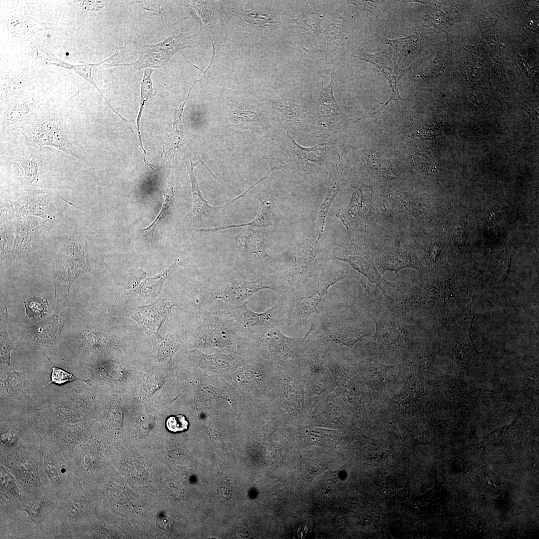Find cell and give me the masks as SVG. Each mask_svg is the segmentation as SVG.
<instances>
[{
	"label": "cell",
	"mask_w": 539,
	"mask_h": 539,
	"mask_svg": "<svg viewBox=\"0 0 539 539\" xmlns=\"http://www.w3.org/2000/svg\"><path fill=\"white\" fill-rule=\"evenodd\" d=\"M355 278L366 287V281L355 270L337 262L321 265L305 283H300L291 290L292 317L302 324L310 314L317 312V306L329 287L344 278Z\"/></svg>",
	"instance_id": "obj_1"
},
{
	"label": "cell",
	"mask_w": 539,
	"mask_h": 539,
	"mask_svg": "<svg viewBox=\"0 0 539 539\" xmlns=\"http://www.w3.org/2000/svg\"><path fill=\"white\" fill-rule=\"evenodd\" d=\"M13 130L22 135L30 146L55 148L91 166L68 137L64 113H48L37 115L32 121L17 126Z\"/></svg>",
	"instance_id": "obj_2"
},
{
	"label": "cell",
	"mask_w": 539,
	"mask_h": 539,
	"mask_svg": "<svg viewBox=\"0 0 539 539\" xmlns=\"http://www.w3.org/2000/svg\"><path fill=\"white\" fill-rule=\"evenodd\" d=\"M270 289L281 294L287 288L276 277L267 276L254 280L230 278L213 283H207L199 291V303L207 305L221 299L234 306L247 302L254 293L262 289Z\"/></svg>",
	"instance_id": "obj_3"
},
{
	"label": "cell",
	"mask_w": 539,
	"mask_h": 539,
	"mask_svg": "<svg viewBox=\"0 0 539 539\" xmlns=\"http://www.w3.org/2000/svg\"><path fill=\"white\" fill-rule=\"evenodd\" d=\"M234 320L231 312L206 311L197 317L189 332L198 345L225 348L240 339L234 330Z\"/></svg>",
	"instance_id": "obj_4"
},
{
	"label": "cell",
	"mask_w": 539,
	"mask_h": 539,
	"mask_svg": "<svg viewBox=\"0 0 539 539\" xmlns=\"http://www.w3.org/2000/svg\"><path fill=\"white\" fill-rule=\"evenodd\" d=\"M291 299L289 290L280 294L276 303L262 313L255 312L247 306V302L234 306L232 315L239 326L247 331L259 334L267 330L280 328L290 321Z\"/></svg>",
	"instance_id": "obj_5"
},
{
	"label": "cell",
	"mask_w": 539,
	"mask_h": 539,
	"mask_svg": "<svg viewBox=\"0 0 539 539\" xmlns=\"http://www.w3.org/2000/svg\"><path fill=\"white\" fill-rule=\"evenodd\" d=\"M318 239H306L300 243L288 259L274 264L278 276L283 284L298 286L315 257L321 252Z\"/></svg>",
	"instance_id": "obj_6"
},
{
	"label": "cell",
	"mask_w": 539,
	"mask_h": 539,
	"mask_svg": "<svg viewBox=\"0 0 539 539\" xmlns=\"http://www.w3.org/2000/svg\"><path fill=\"white\" fill-rule=\"evenodd\" d=\"M187 37L182 31L177 30L163 41L153 45L143 47L139 58L131 63L115 64L111 66L133 67L141 68H160L166 65L171 57L179 50L189 46Z\"/></svg>",
	"instance_id": "obj_7"
},
{
	"label": "cell",
	"mask_w": 539,
	"mask_h": 539,
	"mask_svg": "<svg viewBox=\"0 0 539 539\" xmlns=\"http://www.w3.org/2000/svg\"><path fill=\"white\" fill-rule=\"evenodd\" d=\"M321 19L313 1H308L300 14L290 20L291 31L302 48L309 53L319 51L317 39L323 30L320 26Z\"/></svg>",
	"instance_id": "obj_8"
},
{
	"label": "cell",
	"mask_w": 539,
	"mask_h": 539,
	"mask_svg": "<svg viewBox=\"0 0 539 539\" xmlns=\"http://www.w3.org/2000/svg\"><path fill=\"white\" fill-rule=\"evenodd\" d=\"M351 56L353 61L363 60L374 65L381 71L389 83L392 90L391 96L378 111L384 108L392 100H407L400 97L397 87V82L410 68L405 70L399 69L395 59L387 52L371 54L367 53L362 47H359L352 53Z\"/></svg>",
	"instance_id": "obj_9"
},
{
	"label": "cell",
	"mask_w": 539,
	"mask_h": 539,
	"mask_svg": "<svg viewBox=\"0 0 539 539\" xmlns=\"http://www.w3.org/2000/svg\"><path fill=\"white\" fill-rule=\"evenodd\" d=\"M2 160L16 171L18 176L28 185H34L39 181L44 167V158L41 151L26 143L18 155H2Z\"/></svg>",
	"instance_id": "obj_10"
},
{
	"label": "cell",
	"mask_w": 539,
	"mask_h": 539,
	"mask_svg": "<svg viewBox=\"0 0 539 539\" xmlns=\"http://www.w3.org/2000/svg\"><path fill=\"white\" fill-rule=\"evenodd\" d=\"M347 20V15L344 4H340L335 10L327 14V26L324 30H322V34L326 38L324 55L328 64L336 61L344 40Z\"/></svg>",
	"instance_id": "obj_11"
},
{
	"label": "cell",
	"mask_w": 539,
	"mask_h": 539,
	"mask_svg": "<svg viewBox=\"0 0 539 539\" xmlns=\"http://www.w3.org/2000/svg\"><path fill=\"white\" fill-rule=\"evenodd\" d=\"M230 116L235 125L244 128L267 130L271 126L268 113L257 102H248L236 105Z\"/></svg>",
	"instance_id": "obj_12"
},
{
	"label": "cell",
	"mask_w": 539,
	"mask_h": 539,
	"mask_svg": "<svg viewBox=\"0 0 539 539\" xmlns=\"http://www.w3.org/2000/svg\"><path fill=\"white\" fill-rule=\"evenodd\" d=\"M335 66L330 77L329 84L326 87L322 83L317 101L316 114L320 125L332 129L340 121H347V116L342 111L334 97L333 88Z\"/></svg>",
	"instance_id": "obj_13"
},
{
	"label": "cell",
	"mask_w": 539,
	"mask_h": 539,
	"mask_svg": "<svg viewBox=\"0 0 539 539\" xmlns=\"http://www.w3.org/2000/svg\"><path fill=\"white\" fill-rule=\"evenodd\" d=\"M166 301L158 300L151 305L138 307L135 309L133 318L148 335L157 336L161 324L171 314V311L162 312V310L175 304L171 301L159 311Z\"/></svg>",
	"instance_id": "obj_14"
},
{
	"label": "cell",
	"mask_w": 539,
	"mask_h": 539,
	"mask_svg": "<svg viewBox=\"0 0 539 539\" xmlns=\"http://www.w3.org/2000/svg\"><path fill=\"white\" fill-rule=\"evenodd\" d=\"M342 170V160L339 155L335 167L332 168L330 171L327 192L318 211L316 226L318 239H320L323 233L326 219L331 204L340 192Z\"/></svg>",
	"instance_id": "obj_15"
},
{
	"label": "cell",
	"mask_w": 539,
	"mask_h": 539,
	"mask_svg": "<svg viewBox=\"0 0 539 539\" xmlns=\"http://www.w3.org/2000/svg\"><path fill=\"white\" fill-rule=\"evenodd\" d=\"M255 198L260 204V210L256 218L252 222L239 225H231L208 229L207 232L213 233L225 229L250 226L252 227H267L274 225L276 221L274 212V198L269 191L262 193Z\"/></svg>",
	"instance_id": "obj_16"
},
{
	"label": "cell",
	"mask_w": 539,
	"mask_h": 539,
	"mask_svg": "<svg viewBox=\"0 0 539 539\" xmlns=\"http://www.w3.org/2000/svg\"><path fill=\"white\" fill-rule=\"evenodd\" d=\"M333 260L348 263L354 270L365 276L371 282L377 284L386 294H387L389 287H393L394 284L388 282L381 276L369 255L347 256Z\"/></svg>",
	"instance_id": "obj_17"
},
{
	"label": "cell",
	"mask_w": 539,
	"mask_h": 539,
	"mask_svg": "<svg viewBox=\"0 0 539 539\" xmlns=\"http://www.w3.org/2000/svg\"><path fill=\"white\" fill-rule=\"evenodd\" d=\"M198 164L199 162L193 163L190 160V165L188 167L190 181L191 184L193 205L191 211L188 214L187 217L190 222L192 223L200 222L203 215H212L219 210L226 207L229 203L228 202L227 204L223 206L214 207L210 205L208 202L203 198L194 172V168Z\"/></svg>",
	"instance_id": "obj_18"
},
{
	"label": "cell",
	"mask_w": 539,
	"mask_h": 539,
	"mask_svg": "<svg viewBox=\"0 0 539 539\" xmlns=\"http://www.w3.org/2000/svg\"><path fill=\"white\" fill-rule=\"evenodd\" d=\"M269 103L274 111L276 120L287 132L294 128V126H304L300 120L304 111L300 106L284 100H271Z\"/></svg>",
	"instance_id": "obj_19"
},
{
	"label": "cell",
	"mask_w": 539,
	"mask_h": 539,
	"mask_svg": "<svg viewBox=\"0 0 539 539\" xmlns=\"http://www.w3.org/2000/svg\"><path fill=\"white\" fill-rule=\"evenodd\" d=\"M325 332L326 338L350 346L367 335L354 325L336 320L329 324Z\"/></svg>",
	"instance_id": "obj_20"
},
{
	"label": "cell",
	"mask_w": 539,
	"mask_h": 539,
	"mask_svg": "<svg viewBox=\"0 0 539 539\" xmlns=\"http://www.w3.org/2000/svg\"><path fill=\"white\" fill-rule=\"evenodd\" d=\"M239 246L248 255L263 260L269 258L267 253L264 234L262 230L249 228L235 237Z\"/></svg>",
	"instance_id": "obj_21"
},
{
	"label": "cell",
	"mask_w": 539,
	"mask_h": 539,
	"mask_svg": "<svg viewBox=\"0 0 539 539\" xmlns=\"http://www.w3.org/2000/svg\"><path fill=\"white\" fill-rule=\"evenodd\" d=\"M119 53V52L117 51L108 58L98 63H86L83 64L78 65H72L66 63L64 61L57 58L54 55L52 54L49 58L48 64H54L64 68L74 70L79 75H80L85 80L88 81L90 84H91L92 86L94 87L100 93V94L104 99L107 104L111 108L113 112L121 119V120L125 123L126 125H128L129 124V122L127 119L122 117L119 113L116 111L111 106V105L109 104L107 99L103 95L100 89L98 88L94 78L92 76V70L93 68L97 67L105 62L108 61L109 60L114 59L117 56Z\"/></svg>",
	"instance_id": "obj_22"
},
{
	"label": "cell",
	"mask_w": 539,
	"mask_h": 539,
	"mask_svg": "<svg viewBox=\"0 0 539 539\" xmlns=\"http://www.w3.org/2000/svg\"><path fill=\"white\" fill-rule=\"evenodd\" d=\"M154 71L153 68H147L144 70V75L141 82L140 100L139 110L136 118L135 128L136 130L143 159L144 163L153 168V165L147 160L146 158V152L143 147L142 140L140 132V122L143 110L147 102L152 97L155 96L157 92V89L153 87L151 80V75Z\"/></svg>",
	"instance_id": "obj_23"
},
{
	"label": "cell",
	"mask_w": 539,
	"mask_h": 539,
	"mask_svg": "<svg viewBox=\"0 0 539 539\" xmlns=\"http://www.w3.org/2000/svg\"><path fill=\"white\" fill-rule=\"evenodd\" d=\"M380 263L384 271H394L396 273L405 268H412L420 272L423 271V267L417 256L411 251L396 252L386 255L382 258Z\"/></svg>",
	"instance_id": "obj_24"
},
{
	"label": "cell",
	"mask_w": 539,
	"mask_h": 539,
	"mask_svg": "<svg viewBox=\"0 0 539 539\" xmlns=\"http://www.w3.org/2000/svg\"><path fill=\"white\" fill-rule=\"evenodd\" d=\"M291 142L292 150L302 164L310 167H319L327 156L330 147L326 143H322L311 148H304L297 144L287 135Z\"/></svg>",
	"instance_id": "obj_25"
},
{
	"label": "cell",
	"mask_w": 539,
	"mask_h": 539,
	"mask_svg": "<svg viewBox=\"0 0 539 539\" xmlns=\"http://www.w3.org/2000/svg\"><path fill=\"white\" fill-rule=\"evenodd\" d=\"M175 193L171 181L166 184L163 192V200L161 209L154 221L147 228L142 229L140 234L148 240H152L154 232L161 221L169 214L174 206Z\"/></svg>",
	"instance_id": "obj_26"
},
{
	"label": "cell",
	"mask_w": 539,
	"mask_h": 539,
	"mask_svg": "<svg viewBox=\"0 0 539 539\" xmlns=\"http://www.w3.org/2000/svg\"><path fill=\"white\" fill-rule=\"evenodd\" d=\"M182 258L183 257H181L180 258L177 259L163 273L155 275V276L147 278L145 280L139 285L138 292L140 291L146 293V292L149 293L150 294L156 293V295L159 293V291L162 288L163 282L165 279L173 272L176 268L178 263L180 262V259Z\"/></svg>",
	"instance_id": "obj_27"
},
{
	"label": "cell",
	"mask_w": 539,
	"mask_h": 539,
	"mask_svg": "<svg viewBox=\"0 0 539 539\" xmlns=\"http://www.w3.org/2000/svg\"><path fill=\"white\" fill-rule=\"evenodd\" d=\"M7 374L5 380L0 379L1 385L7 392L12 394L22 393L26 385L24 372H16L11 367V370H8Z\"/></svg>",
	"instance_id": "obj_28"
},
{
	"label": "cell",
	"mask_w": 539,
	"mask_h": 539,
	"mask_svg": "<svg viewBox=\"0 0 539 539\" xmlns=\"http://www.w3.org/2000/svg\"><path fill=\"white\" fill-rule=\"evenodd\" d=\"M26 314L29 318L43 317L47 312L48 302L41 297L34 296L24 301Z\"/></svg>",
	"instance_id": "obj_29"
},
{
	"label": "cell",
	"mask_w": 539,
	"mask_h": 539,
	"mask_svg": "<svg viewBox=\"0 0 539 539\" xmlns=\"http://www.w3.org/2000/svg\"><path fill=\"white\" fill-rule=\"evenodd\" d=\"M387 43L390 44L403 55H406L415 50L417 48V38L412 35L407 37L395 40L387 39Z\"/></svg>",
	"instance_id": "obj_30"
},
{
	"label": "cell",
	"mask_w": 539,
	"mask_h": 539,
	"mask_svg": "<svg viewBox=\"0 0 539 539\" xmlns=\"http://www.w3.org/2000/svg\"><path fill=\"white\" fill-rule=\"evenodd\" d=\"M265 159H266V160L269 162V163L270 164V169H269V170L268 171V172L266 174V175L263 178H262L260 180L257 181L256 183L253 184L246 191L244 192L243 194H242L241 195H240V196H239L237 198L233 199L232 200L233 202H235V201L239 200L241 198H242L244 196H245L246 195V194L248 192H249L251 189H252L253 188H254L256 185H257L259 183L262 182L263 181H264L265 179H266L267 178H268L270 175V174H271V173L273 171H275L276 170H283V169H285V165L284 163L281 161V160L279 159V158H276L275 157L271 156V155H270V156H269V155L265 156Z\"/></svg>",
	"instance_id": "obj_31"
},
{
	"label": "cell",
	"mask_w": 539,
	"mask_h": 539,
	"mask_svg": "<svg viewBox=\"0 0 539 539\" xmlns=\"http://www.w3.org/2000/svg\"><path fill=\"white\" fill-rule=\"evenodd\" d=\"M244 17L246 21L256 26H263L273 22V20L270 14L262 12H252L245 11Z\"/></svg>",
	"instance_id": "obj_32"
},
{
	"label": "cell",
	"mask_w": 539,
	"mask_h": 539,
	"mask_svg": "<svg viewBox=\"0 0 539 539\" xmlns=\"http://www.w3.org/2000/svg\"><path fill=\"white\" fill-rule=\"evenodd\" d=\"M146 273L141 269L134 273L125 275L123 278L122 285L124 287L130 292L133 293L138 292V284L140 280L143 278Z\"/></svg>",
	"instance_id": "obj_33"
},
{
	"label": "cell",
	"mask_w": 539,
	"mask_h": 539,
	"mask_svg": "<svg viewBox=\"0 0 539 539\" xmlns=\"http://www.w3.org/2000/svg\"><path fill=\"white\" fill-rule=\"evenodd\" d=\"M167 429L172 432L184 431L188 429V421L183 415L169 417L166 421Z\"/></svg>",
	"instance_id": "obj_34"
},
{
	"label": "cell",
	"mask_w": 539,
	"mask_h": 539,
	"mask_svg": "<svg viewBox=\"0 0 539 539\" xmlns=\"http://www.w3.org/2000/svg\"><path fill=\"white\" fill-rule=\"evenodd\" d=\"M78 379V378L75 377L71 373H69L62 369L53 366L52 367L50 380L48 383L44 386V387L52 383L61 385L65 383Z\"/></svg>",
	"instance_id": "obj_35"
},
{
	"label": "cell",
	"mask_w": 539,
	"mask_h": 539,
	"mask_svg": "<svg viewBox=\"0 0 539 539\" xmlns=\"http://www.w3.org/2000/svg\"><path fill=\"white\" fill-rule=\"evenodd\" d=\"M177 348V344L174 341L172 336L167 335L162 339L157 355L158 358L163 359L165 357L172 356Z\"/></svg>",
	"instance_id": "obj_36"
},
{
	"label": "cell",
	"mask_w": 539,
	"mask_h": 539,
	"mask_svg": "<svg viewBox=\"0 0 539 539\" xmlns=\"http://www.w3.org/2000/svg\"><path fill=\"white\" fill-rule=\"evenodd\" d=\"M347 3L356 5L359 9L361 10H367L372 13H376L375 8L372 1L365 0H352L347 1Z\"/></svg>",
	"instance_id": "obj_37"
},
{
	"label": "cell",
	"mask_w": 539,
	"mask_h": 539,
	"mask_svg": "<svg viewBox=\"0 0 539 539\" xmlns=\"http://www.w3.org/2000/svg\"><path fill=\"white\" fill-rule=\"evenodd\" d=\"M215 52H213V55H212V59H211V60H213V59H214V55H215ZM192 65H193V66L194 67H196V68H197V69H198V67H197L196 66H195V65H194V64H192Z\"/></svg>",
	"instance_id": "obj_38"
},
{
	"label": "cell",
	"mask_w": 539,
	"mask_h": 539,
	"mask_svg": "<svg viewBox=\"0 0 539 539\" xmlns=\"http://www.w3.org/2000/svg\"><path fill=\"white\" fill-rule=\"evenodd\" d=\"M414 507L416 508L417 507V505H414Z\"/></svg>",
	"instance_id": "obj_39"
},
{
	"label": "cell",
	"mask_w": 539,
	"mask_h": 539,
	"mask_svg": "<svg viewBox=\"0 0 539 539\" xmlns=\"http://www.w3.org/2000/svg\"><path fill=\"white\" fill-rule=\"evenodd\" d=\"M382 491H383V492H384V493L386 492V490H385V489H383V490H382Z\"/></svg>",
	"instance_id": "obj_40"
}]
</instances>
